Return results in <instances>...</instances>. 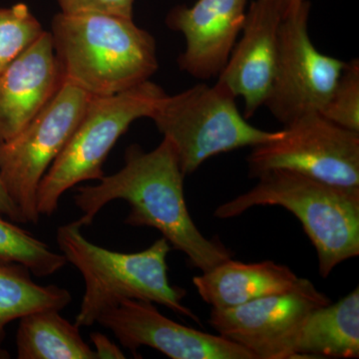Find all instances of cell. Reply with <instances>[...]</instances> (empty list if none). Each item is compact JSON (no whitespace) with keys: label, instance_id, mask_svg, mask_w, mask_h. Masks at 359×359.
I'll return each mask as SVG.
<instances>
[{"label":"cell","instance_id":"6da1fadb","mask_svg":"<svg viewBox=\"0 0 359 359\" xmlns=\"http://www.w3.org/2000/svg\"><path fill=\"white\" fill-rule=\"evenodd\" d=\"M185 177L168 139L163 138L150 152L137 144L130 145L120 171L104 176L95 186L77 188L73 200L83 212L77 221L82 226H90L103 207L124 200L130 207L125 224L159 231L172 249L183 252L204 273L231 259V252L221 243L205 238L194 223L184 195Z\"/></svg>","mask_w":359,"mask_h":359},{"label":"cell","instance_id":"7a4b0ae2","mask_svg":"<svg viewBox=\"0 0 359 359\" xmlns=\"http://www.w3.org/2000/svg\"><path fill=\"white\" fill-rule=\"evenodd\" d=\"M50 33L63 81L92 97L134 88L159 68L154 36L131 18L59 11Z\"/></svg>","mask_w":359,"mask_h":359},{"label":"cell","instance_id":"3957f363","mask_svg":"<svg viewBox=\"0 0 359 359\" xmlns=\"http://www.w3.org/2000/svg\"><path fill=\"white\" fill-rule=\"evenodd\" d=\"M78 221L59 226L56 242L61 254L84 278L85 292L75 323L91 327L104 311L126 299L150 302L200 323L183 304L186 290L171 285L167 257L172 247L164 237L148 249L120 252L104 249L82 235Z\"/></svg>","mask_w":359,"mask_h":359},{"label":"cell","instance_id":"277c9868","mask_svg":"<svg viewBox=\"0 0 359 359\" xmlns=\"http://www.w3.org/2000/svg\"><path fill=\"white\" fill-rule=\"evenodd\" d=\"M254 188L219 205L216 218H236L259 205H280L294 214L318 252L320 273L359 255V190H348L289 171L257 177Z\"/></svg>","mask_w":359,"mask_h":359},{"label":"cell","instance_id":"5b68a950","mask_svg":"<svg viewBox=\"0 0 359 359\" xmlns=\"http://www.w3.org/2000/svg\"><path fill=\"white\" fill-rule=\"evenodd\" d=\"M237 97L217 81L199 83L175 95H165L150 119L173 144L187 176L215 156L280 138V131L252 126L238 110Z\"/></svg>","mask_w":359,"mask_h":359},{"label":"cell","instance_id":"8992f818","mask_svg":"<svg viewBox=\"0 0 359 359\" xmlns=\"http://www.w3.org/2000/svg\"><path fill=\"white\" fill-rule=\"evenodd\" d=\"M165 95L162 87L149 80L116 95L92 97L81 121L40 182V217L52 216L63 194L73 187L102 179L104 163L115 144L136 120L150 118Z\"/></svg>","mask_w":359,"mask_h":359},{"label":"cell","instance_id":"52a82bcc","mask_svg":"<svg viewBox=\"0 0 359 359\" xmlns=\"http://www.w3.org/2000/svg\"><path fill=\"white\" fill-rule=\"evenodd\" d=\"M92 96L63 81L53 99L11 140L0 143V178L23 223H39L40 182L83 117Z\"/></svg>","mask_w":359,"mask_h":359},{"label":"cell","instance_id":"ba28073f","mask_svg":"<svg viewBox=\"0 0 359 359\" xmlns=\"http://www.w3.org/2000/svg\"><path fill=\"white\" fill-rule=\"evenodd\" d=\"M249 175L289 170L330 185L359 190V133L334 124L320 113L285 125L280 138L252 148Z\"/></svg>","mask_w":359,"mask_h":359},{"label":"cell","instance_id":"9c48e42d","mask_svg":"<svg viewBox=\"0 0 359 359\" xmlns=\"http://www.w3.org/2000/svg\"><path fill=\"white\" fill-rule=\"evenodd\" d=\"M309 13L306 0L285 16L278 28L275 73L264 106L283 125L320 113L346 66L314 46L309 32Z\"/></svg>","mask_w":359,"mask_h":359},{"label":"cell","instance_id":"30bf717a","mask_svg":"<svg viewBox=\"0 0 359 359\" xmlns=\"http://www.w3.org/2000/svg\"><path fill=\"white\" fill-rule=\"evenodd\" d=\"M330 297L304 278L297 289L269 295L230 309H212L209 323L221 337L254 354L256 359L290 358L299 325Z\"/></svg>","mask_w":359,"mask_h":359},{"label":"cell","instance_id":"8fae6325","mask_svg":"<svg viewBox=\"0 0 359 359\" xmlns=\"http://www.w3.org/2000/svg\"><path fill=\"white\" fill-rule=\"evenodd\" d=\"M96 323L110 330L134 355L147 346L172 359H256L248 349L219 334L170 320L150 302L123 301L101 313Z\"/></svg>","mask_w":359,"mask_h":359},{"label":"cell","instance_id":"7c38bea8","mask_svg":"<svg viewBox=\"0 0 359 359\" xmlns=\"http://www.w3.org/2000/svg\"><path fill=\"white\" fill-rule=\"evenodd\" d=\"M247 4L248 0H197L193 6L172 8L166 25L185 39L178 57L180 69L204 81L218 77L242 32Z\"/></svg>","mask_w":359,"mask_h":359},{"label":"cell","instance_id":"4fadbf2b","mask_svg":"<svg viewBox=\"0 0 359 359\" xmlns=\"http://www.w3.org/2000/svg\"><path fill=\"white\" fill-rule=\"evenodd\" d=\"M282 20L280 0H252L241 37L217 77V81L243 99L245 119L263 107L271 90Z\"/></svg>","mask_w":359,"mask_h":359},{"label":"cell","instance_id":"5bb4252c","mask_svg":"<svg viewBox=\"0 0 359 359\" xmlns=\"http://www.w3.org/2000/svg\"><path fill=\"white\" fill-rule=\"evenodd\" d=\"M62 84L51 33L45 30L0 73V143L29 124Z\"/></svg>","mask_w":359,"mask_h":359},{"label":"cell","instance_id":"9a60e30c","mask_svg":"<svg viewBox=\"0 0 359 359\" xmlns=\"http://www.w3.org/2000/svg\"><path fill=\"white\" fill-rule=\"evenodd\" d=\"M304 278L275 262L245 264L229 259L201 276L194 287L212 309H230L297 289Z\"/></svg>","mask_w":359,"mask_h":359},{"label":"cell","instance_id":"2e32d148","mask_svg":"<svg viewBox=\"0 0 359 359\" xmlns=\"http://www.w3.org/2000/svg\"><path fill=\"white\" fill-rule=\"evenodd\" d=\"M359 358L358 287L304 318L290 348V358Z\"/></svg>","mask_w":359,"mask_h":359},{"label":"cell","instance_id":"e0dca14e","mask_svg":"<svg viewBox=\"0 0 359 359\" xmlns=\"http://www.w3.org/2000/svg\"><path fill=\"white\" fill-rule=\"evenodd\" d=\"M76 323L61 316L57 309H43L20 320L16 351L20 359H96Z\"/></svg>","mask_w":359,"mask_h":359},{"label":"cell","instance_id":"ac0fdd59","mask_svg":"<svg viewBox=\"0 0 359 359\" xmlns=\"http://www.w3.org/2000/svg\"><path fill=\"white\" fill-rule=\"evenodd\" d=\"M30 273L21 264L0 263V359L9 358L2 346L9 323L33 311H61L72 301L67 290L55 285H39Z\"/></svg>","mask_w":359,"mask_h":359},{"label":"cell","instance_id":"d6986e66","mask_svg":"<svg viewBox=\"0 0 359 359\" xmlns=\"http://www.w3.org/2000/svg\"><path fill=\"white\" fill-rule=\"evenodd\" d=\"M0 263L21 264L35 276L46 278L68 262L29 231L0 218Z\"/></svg>","mask_w":359,"mask_h":359},{"label":"cell","instance_id":"ffe728a7","mask_svg":"<svg viewBox=\"0 0 359 359\" xmlns=\"http://www.w3.org/2000/svg\"><path fill=\"white\" fill-rule=\"evenodd\" d=\"M44 32L27 4L0 7V73Z\"/></svg>","mask_w":359,"mask_h":359},{"label":"cell","instance_id":"44dd1931","mask_svg":"<svg viewBox=\"0 0 359 359\" xmlns=\"http://www.w3.org/2000/svg\"><path fill=\"white\" fill-rule=\"evenodd\" d=\"M320 114L342 128L359 133V60L346 62Z\"/></svg>","mask_w":359,"mask_h":359},{"label":"cell","instance_id":"7402d4cb","mask_svg":"<svg viewBox=\"0 0 359 359\" xmlns=\"http://www.w3.org/2000/svg\"><path fill=\"white\" fill-rule=\"evenodd\" d=\"M135 0H57L60 13H105L133 18Z\"/></svg>","mask_w":359,"mask_h":359},{"label":"cell","instance_id":"603a6c76","mask_svg":"<svg viewBox=\"0 0 359 359\" xmlns=\"http://www.w3.org/2000/svg\"><path fill=\"white\" fill-rule=\"evenodd\" d=\"M90 339L94 346V353L96 354V359H120L125 358L124 353L117 344H114L105 334L100 332H92L90 334Z\"/></svg>","mask_w":359,"mask_h":359},{"label":"cell","instance_id":"cb8c5ba5","mask_svg":"<svg viewBox=\"0 0 359 359\" xmlns=\"http://www.w3.org/2000/svg\"><path fill=\"white\" fill-rule=\"evenodd\" d=\"M0 216H6L7 218L11 219V221L23 223L20 212L18 211L13 200L11 199L8 194H7L6 187L2 183L1 178H0Z\"/></svg>","mask_w":359,"mask_h":359},{"label":"cell","instance_id":"d4e9b609","mask_svg":"<svg viewBox=\"0 0 359 359\" xmlns=\"http://www.w3.org/2000/svg\"><path fill=\"white\" fill-rule=\"evenodd\" d=\"M306 0H280V6H282L283 18L294 13L299 6Z\"/></svg>","mask_w":359,"mask_h":359}]
</instances>
